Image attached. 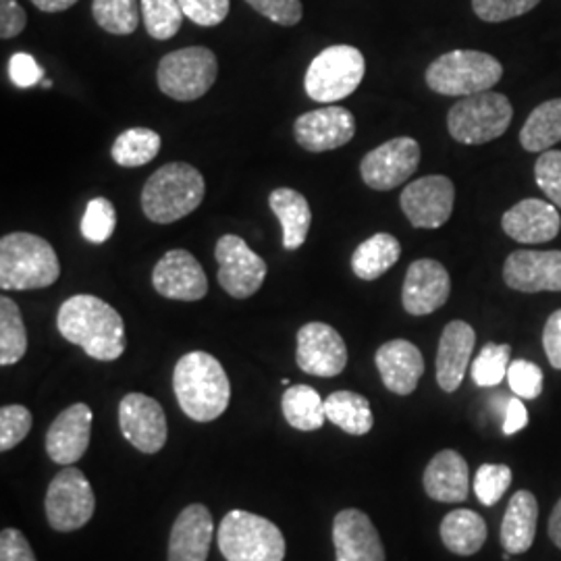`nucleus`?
<instances>
[{
    "mask_svg": "<svg viewBox=\"0 0 561 561\" xmlns=\"http://www.w3.org/2000/svg\"><path fill=\"white\" fill-rule=\"evenodd\" d=\"M115 227H117V210L113 202L102 196L88 202L80 225L83 240L90 243H104L113 238Z\"/></svg>",
    "mask_w": 561,
    "mask_h": 561,
    "instance_id": "58836bf2",
    "label": "nucleus"
},
{
    "mask_svg": "<svg viewBox=\"0 0 561 561\" xmlns=\"http://www.w3.org/2000/svg\"><path fill=\"white\" fill-rule=\"evenodd\" d=\"M539 522V503L530 491H518L512 495L502 522L503 549L512 556L526 553L535 537Z\"/></svg>",
    "mask_w": 561,
    "mask_h": 561,
    "instance_id": "bb28decb",
    "label": "nucleus"
},
{
    "mask_svg": "<svg viewBox=\"0 0 561 561\" xmlns=\"http://www.w3.org/2000/svg\"><path fill=\"white\" fill-rule=\"evenodd\" d=\"M503 65L481 50H451L433 60L424 73L426 85L443 96H472L493 90Z\"/></svg>",
    "mask_w": 561,
    "mask_h": 561,
    "instance_id": "39448f33",
    "label": "nucleus"
},
{
    "mask_svg": "<svg viewBox=\"0 0 561 561\" xmlns=\"http://www.w3.org/2000/svg\"><path fill=\"white\" fill-rule=\"evenodd\" d=\"M57 327L65 340L80 345L94 360H117L127 345L125 322L119 312L111 304L90 294H78L62 301Z\"/></svg>",
    "mask_w": 561,
    "mask_h": 561,
    "instance_id": "f257e3e1",
    "label": "nucleus"
},
{
    "mask_svg": "<svg viewBox=\"0 0 561 561\" xmlns=\"http://www.w3.org/2000/svg\"><path fill=\"white\" fill-rule=\"evenodd\" d=\"M503 280L522 294L561 291L560 250H518L503 264Z\"/></svg>",
    "mask_w": 561,
    "mask_h": 561,
    "instance_id": "a211bd4d",
    "label": "nucleus"
},
{
    "mask_svg": "<svg viewBox=\"0 0 561 561\" xmlns=\"http://www.w3.org/2000/svg\"><path fill=\"white\" fill-rule=\"evenodd\" d=\"M503 231L520 243H545L560 236V208L553 202L526 198L514 204L502 219Z\"/></svg>",
    "mask_w": 561,
    "mask_h": 561,
    "instance_id": "4be33fe9",
    "label": "nucleus"
},
{
    "mask_svg": "<svg viewBox=\"0 0 561 561\" xmlns=\"http://www.w3.org/2000/svg\"><path fill=\"white\" fill-rule=\"evenodd\" d=\"M456 202V185L445 175H426L401 192L403 215L416 229H439L449 221Z\"/></svg>",
    "mask_w": 561,
    "mask_h": 561,
    "instance_id": "ddd939ff",
    "label": "nucleus"
},
{
    "mask_svg": "<svg viewBox=\"0 0 561 561\" xmlns=\"http://www.w3.org/2000/svg\"><path fill=\"white\" fill-rule=\"evenodd\" d=\"M92 421L94 414L85 403H73L65 408L46 433L48 458L60 466H71L80 461L90 445Z\"/></svg>",
    "mask_w": 561,
    "mask_h": 561,
    "instance_id": "aec40b11",
    "label": "nucleus"
},
{
    "mask_svg": "<svg viewBox=\"0 0 561 561\" xmlns=\"http://www.w3.org/2000/svg\"><path fill=\"white\" fill-rule=\"evenodd\" d=\"M514 106L503 94L481 92L463 96L447 113L449 136L460 144L481 146L497 140L507 131Z\"/></svg>",
    "mask_w": 561,
    "mask_h": 561,
    "instance_id": "6e6552de",
    "label": "nucleus"
},
{
    "mask_svg": "<svg viewBox=\"0 0 561 561\" xmlns=\"http://www.w3.org/2000/svg\"><path fill=\"white\" fill-rule=\"evenodd\" d=\"M421 157V144L414 138L385 141L362 159V180L370 190L389 192L416 173Z\"/></svg>",
    "mask_w": 561,
    "mask_h": 561,
    "instance_id": "f8f14e48",
    "label": "nucleus"
},
{
    "mask_svg": "<svg viewBox=\"0 0 561 561\" xmlns=\"http://www.w3.org/2000/svg\"><path fill=\"white\" fill-rule=\"evenodd\" d=\"M486 522L472 510H454L443 518V545L461 558L479 553L486 541Z\"/></svg>",
    "mask_w": 561,
    "mask_h": 561,
    "instance_id": "c85d7f7f",
    "label": "nucleus"
},
{
    "mask_svg": "<svg viewBox=\"0 0 561 561\" xmlns=\"http://www.w3.org/2000/svg\"><path fill=\"white\" fill-rule=\"evenodd\" d=\"M44 13H62L71 9L78 0H32Z\"/></svg>",
    "mask_w": 561,
    "mask_h": 561,
    "instance_id": "864d4df0",
    "label": "nucleus"
},
{
    "mask_svg": "<svg viewBox=\"0 0 561 561\" xmlns=\"http://www.w3.org/2000/svg\"><path fill=\"white\" fill-rule=\"evenodd\" d=\"M173 389L185 416L213 422L222 416L231 400V385L221 362L208 352H190L175 364Z\"/></svg>",
    "mask_w": 561,
    "mask_h": 561,
    "instance_id": "f03ea898",
    "label": "nucleus"
},
{
    "mask_svg": "<svg viewBox=\"0 0 561 561\" xmlns=\"http://www.w3.org/2000/svg\"><path fill=\"white\" fill-rule=\"evenodd\" d=\"M512 347L507 343H486L472 364V379L479 387H497L507 379Z\"/></svg>",
    "mask_w": 561,
    "mask_h": 561,
    "instance_id": "4c0bfd02",
    "label": "nucleus"
},
{
    "mask_svg": "<svg viewBox=\"0 0 561 561\" xmlns=\"http://www.w3.org/2000/svg\"><path fill=\"white\" fill-rule=\"evenodd\" d=\"M512 484V468L505 463H482L474 477V493L486 507L500 503Z\"/></svg>",
    "mask_w": 561,
    "mask_h": 561,
    "instance_id": "ea45409f",
    "label": "nucleus"
},
{
    "mask_svg": "<svg viewBox=\"0 0 561 561\" xmlns=\"http://www.w3.org/2000/svg\"><path fill=\"white\" fill-rule=\"evenodd\" d=\"M0 561H38L25 535L18 528H4L0 533Z\"/></svg>",
    "mask_w": 561,
    "mask_h": 561,
    "instance_id": "09e8293b",
    "label": "nucleus"
},
{
    "mask_svg": "<svg viewBox=\"0 0 561 561\" xmlns=\"http://www.w3.org/2000/svg\"><path fill=\"white\" fill-rule=\"evenodd\" d=\"M549 537L553 545H558L561 549V500L556 503L553 512H551V518H549Z\"/></svg>",
    "mask_w": 561,
    "mask_h": 561,
    "instance_id": "5fc2aeb1",
    "label": "nucleus"
},
{
    "mask_svg": "<svg viewBox=\"0 0 561 561\" xmlns=\"http://www.w3.org/2000/svg\"><path fill=\"white\" fill-rule=\"evenodd\" d=\"M535 180L545 196L561 208V150L541 152V159L535 164Z\"/></svg>",
    "mask_w": 561,
    "mask_h": 561,
    "instance_id": "c03bdc74",
    "label": "nucleus"
},
{
    "mask_svg": "<svg viewBox=\"0 0 561 561\" xmlns=\"http://www.w3.org/2000/svg\"><path fill=\"white\" fill-rule=\"evenodd\" d=\"M526 424H528V412H526L520 398L507 401L505 421H503V433L505 435H516Z\"/></svg>",
    "mask_w": 561,
    "mask_h": 561,
    "instance_id": "603ef678",
    "label": "nucleus"
},
{
    "mask_svg": "<svg viewBox=\"0 0 561 561\" xmlns=\"http://www.w3.org/2000/svg\"><path fill=\"white\" fill-rule=\"evenodd\" d=\"M541 0H472L477 18L486 23H502L530 13Z\"/></svg>",
    "mask_w": 561,
    "mask_h": 561,
    "instance_id": "79ce46f5",
    "label": "nucleus"
},
{
    "mask_svg": "<svg viewBox=\"0 0 561 561\" xmlns=\"http://www.w3.org/2000/svg\"><path fill=\"white\" fill-rule=\"evenodd\" d=\"M141 18L150 38L171 41L180 32L185 13L178 0H141Z\"/></svg>",
    "mask_w": 561,
    "mask_h": 561,
    "instance_id": "e433bc0d",
    "label": "nucleus"
},
{
    "mask_svg": "<svg viewBox=\"0 0 561 561\" xmlns=\"http://www.w3.org/2000/svg\"><path fill=\"white\" fill-rule=\"evenodd\" d=\"M9 78L18 88H34L44 81V67L27 53H15L9 60Z\"/></svg>",
    "mask_w": 561,
    "mask_h": 561,
    "instance_id": "de8ad7c7",
    "label": "nucleus"
},
{
    "mask_svg": "<svg viewBox=\"0 0 561 561\" xmlns=\"http://www.w3.org/2000/svg\"><path fill=\"white\" fill-rule=\"evenodd\" d=\"M280 410L287 424L304 433L319 431L324 424V401L310 385H291L280 400Z\"/></svg>",
    "mask_w": 561,
    "mask_h": 561,
    "instance_id": "2f4dec72",
    "label": "nucleus"
},
{
    "mask_svg": "<svg viewBox=\"0 0 561 561\" xmlns=\"http://www.w3.org/2000/svg\"><path fill=\"white\" fill-rule=\"evenodd\" d=\"M268 204L283 227V248L289 252L301 248L312 222L308 201L291 187H277L271 192Z\"/></svg>",
    "mask_w": 561,
    "mask_h": 561,
    "instance_id": "cd10ccee",
    "label": "nucleus"
},
{
    "mask_svg": "<svg viewBox=\"0 0 561 561\" xmlns=\"http://www.w3.org/2000/svg\"><path fill=\"white\" fill-rule=\"evenodd\" d=\"M27 15L18 0H0V38L11 41L25 30Z\"/></svg>",
    "mask_w": 561,
    "mask_h": 561,
    "instance_id": "8fccbe9b",
    "label": "nucleus"
},
{
    "mask_svg": "<svg viewBox=\"0 0 561 561\" xmlns=\"http://www.w3.org/2000/svg\"><path fill=\"white\" fill-rule=\"evenodd\" d=\"M561 141V99L539 104L522 125L520 144L526 152H547Z\"/></svg>",
    "mask_w": 561,
    "mask_h": 561,
    "instance_id": "473e14b6",
    "label": "nucleus"
},
{
    "mask_svg": "<svg viewBox=\"0 0 561 561\" xmlns=\"http://www.w3.org/2000/svg\"><path fill=\"white\" fill-rule=\"evenodd\" d=\"M356 136V117L343 106H324L300 115L294 123V138L308 152H329Z\"/></svg>",
    "mask_w": 561,
    "mask_h": 561,
    "instance_id": "f3484780",
    "label": "nucleus"
},
{
    "mask_svg": "<svg viewBox=\"0 0 561 561\" xmlns=\"http://www.w3.org/2000/svg\"><path fill=\"white\" fill-rule=\"evenodd\" d=\"M375 362L381 373L382 385L391 393L410 396L416 391L424 375V358L412 341L393 340L382 343L377 350Z\"/></svg>",
    "mask_w": 561,
    "mask_h": 561,
    "instance_id": "5701e85b",
    "label": "nucleus"
},
{
    "mask_svg": "<svg viewBox=\"0 0 561 561\" xmlns=\"http://www.w3.org/2000/svg\"><path fill=\"white\" fill-rule=\"evenodd\" d=\"M512 391L524 400H537L542 391V370L535 362L516 360L507 368Z\"/></svg>",
    "mask_w": 561,
    "mask_h": 561,
    "instance_id": "37998d69",
    "label": "nucleus"
},
{
    "mask_svg": "<svg viewBox=\"0 0 561 561\" xmlns=\"http://www.w3.org/2000/svg\"><path fill=\"white\" fill-rule=\"evenodd\" d=\"M42 83H44V88H53V81L50 80H44Z\"/></svg>",
    "mask_w": 561,
    "mask_h": 561,
    "instance_id": "6e6d98bb",
    "label": "nucleus"
},
{
    "mask_svg": "<svg viewBox=\"0 0 561 561\" xmlns=\"http://www.w3.org/2000/svg\"><path fill=\"white\" fill-rule=\"evenodd\" d=\"M262 18L277 23V25H298L304 18L301 0H245Z\"/></svg>",
    "mask_w": 561,
    "mask_h": 561,
    "instance_id": "49530a36",
    "label": "nucleus"
},
{
    "mask_svg": "<svg viewBox=\"0 0 561 561\" xmlns=\"http://www.w3.org/2000/svg\"><path fill=\"white\" fill-rule=\"evenodd\" d=\"M215 259L219 262V283L236 300L252 298L266 279V262L240 236H222Z\"/></svg>",
    "mask_w": 561,
    "mask_h": 561,
    "instance_id": "9b49d317",
    "label": "nucleus"
},
{
    "mask_svg": "<svg viewBox=\"0 0 561 561\" xmlns=\"http://www.w3.org/2000/svg\"><path fill=\"white\" fill-rule=\"evenodd\" d=\"M152 285L167 300L198 301L208 294L206 273L187 250H169L152 271Z\"/></svg>",
    "mask_w": 561,
    "mask_h": 561,
    "instance_id": "6ab92c4d",
    "label": "nucleus"
},
{
    "mask_svg": "<svg viewBox=\"0 0 561 561\" xmlns=\"http://www.w3.org/2000/svg\"><path fill=\"white\" fill-rule=\"evenodd\" d=\"M333 545L337 561H385L381 537L360 510H341L333 520Z\"/></svg>",
    "mask_w": 561,
    "mask_h": 561,
    "instance_id": "412c9836",
    "label": "nucleus"
},
{
    "mask_svg": "<svg viewBox=\"0 0 561 561\" xmlns=\"http://www.w3.org/2000/svg\"><path fill=\"white\" fill-rule=\"evenodd\" d=\"M219 60L206 46H187L162 57L157 81L162 94L178 102L202 99L217 81Z\"/></svg>",
    "mask_w": 561,
    "mask_h": 561,
    "instance_id": "1a4fd4ad",
    "label": "nucleus"
},
{
    "mask_svg": "<svg viewBox=\"0 0 561 561\" xmlns=\"http://www.w3.org/2000/svg\"><path fill=\"white\" fill-rule=\"evenodd\" d=\"M296 362L301 373L333 379L347 366V345L327 322H308L298 331Z\"/></svg>",
    "mask_w": 561,
    "mask_h": 561,
    "instance_id": "4468645a",
    "label": "nucleus"
},
{
    "mask_svg": "<svg viewBox=\"0 0 561 561\" xmlns=\"http://www.w3.org/2000/svg\"><path fill=\"white\" fill-rule=\"evenodd\" d=\"M327 421L340 426L343 433L362 437L370 433L375 416L370 410V401L354 391H335L324 400Z\"/></svg>",
    "mask_w": 561,
    "mask_h": 561,
    "instance_id": "7c9ffc66",
    "label": "nucleus"
},
{
    "mask_svg": "<svg viewBox=\"0 0 561 561\" xmlns=\"http://www.w3.org/2000/svg\"><path fill=\"white\" fill-rule=\"evenodd\" d=\"M59 277V256L41 236L18 231L0 240V287L4 291L44 289Z\"/></svg>",
    "mask_w": 561,
    "mask_h": 561,
    "instance_id": "20e7f679",
    "label": "nucleus"
},
{
    "mask_svg": "<svg viewBox=\"0 0 561 561\" xmlns=\"http://www.w3.org/2000/svg\"><path fill=\"white\" fill-rule=\"evenodd\" d=\"M477 343L474 329L463 321H451L443 329L437 350V382L445 393L460 389Z\"/></svg>",
    "mask_w": 561,
    "mask_h": 561,
    "instance_id": "393cba45",
    "label": "nucleus"
},
{
    "mask_svg": "<svg viewBox=\"0 0 561 561\" xmlns=\"http://www.w3.org/2000/svg\"><path fill=\"white\" fill-rule=\"evenodd\" d=\"M185 18L202 25V27H215L229 15L231 0H178Z\"/></svg>",
    "mask_w": 561,
    "mask_h": 561,
    "instance_id": "a18cd8bd",
    "label": "nucleus"
},
{
    "mask_svg": "<svg viewBox=\"0 0 561 561\" xmlns=\"http://www.w3.org/2000/svg\"><path fill=\"white\" fill-rule=\"evenodd\" d=\"M44 507L50 528L57 533H73L92 520L96 497L80 468L65 466L48 484Z\"/></svg>",
    "mask_w": 561,
    "mask_h": 561,
    "instance_id": "9d476101",
    "label": "nucleus"
},
{
    "mask_svg": "<svg viewBox=\"0 0 561 561\" xmlns=\"http://www.w3.org/2000/svg\"><path fill=\"white\" fill-rule=\"evenodd\" d=\"M401 256V243L391 233H377L354 250L352 271L362 280H377L393 268Z\"/></svg>",
    "mask_w": 561,
    "mask_h": 561,
    "instance_id": "c756f323",
    "label": "nucleus"
},
{
    "mask_svg": "<svg viewBox=\"0 0 561 561\" xmlns=\"http://www.w3.org/2000/svg\"><path fill=\"white\" fill-rule=\"evenodd\" d=\"M206 196V181L187 162H169L154 171L141 190V210L148 221L171 225L192 215Z\"/></svg>",
    "mask_w": 561,
    "mask_h": 561,
    "instance_id": "7ed1b4c3",
    "label": "nucleus"
},
{
    "mask_svg": "<svg viewBox=\"0 0 561 561\" xmlns=\"http://www.w3.org/2000/svg\"><path fill=\"white\" fill-rule=\"evenodd\" d=\"M27 352V331L20 306L9 296L0 298V364L13 366Z\"/></svg>",
    "mask_w": 561,
    "mask_h": 561,
    "instance_id": "f704fd0d",
    "label": "nucleus"
},
{
    "mask_svg": "<svg viewBox=\"0 0 561 561\" xmlns=\"http://www.w3.org/2000/svg\"><path fill=\"white\" fill-rule=\"evenodd\" d=\"M32 428V412L25 405H4L0 410V451L18 447Z\"/></svg>",
    "mask_w": 561,
    "mask_h": 561,
    "instance_id": "a19ab883",
    "label": "nucleus"
},
{
    "mask_svg": "<svg viewBox=\"0 0 561 561\" xmlns=\"http://www.w3.org/2000/svg\"><path fill=\"white\" fill-rule=\"evenodd\" d=\"M542 345L551 366L561 370V308L547 319L542 331Z\"/></svg>",
    "mask_w": 561,
    "mask_h": 561,
    "instance_id": "3c124183",
    "label": "nucleus"
},
{
    "mask_svg": "<svg viewBox=\"0 0 561 561\" xmlns=\"http://www.w3.org/2000/svg\"><path fill=\"white\" fill-rule=\"evenodd\" d=\"M366 73V60L356 46L335 44L308 65L304 88L314 102L333 104L352 96Z\"/></svg>",
    "mask_w": 561,
    "mask_h": 561,
    "instance_id": "0eeeda50",
    "label": "nucleus"
},
{
    "mask_svg": "<svg viewBox=\"0 0 561 561\" xmlns=\"http://www.w3.org/2000/svg\"><path fill=\"white\" fill-rule=\"evenodd\" d=\"M219 549L227 561H283L285 537L277 524L233 510L221 522Z\"/></svg>",
    "mask_w": 561,
    "mask_h": 561,
    "instance_id": "423d86ee",
    "label": "nucleus"
},
{
    "mask_svg": "<svg viewBox=\"0 0 561 561\" xmlns=\"http://www.w3.org/2000/svg\"><path fill=\"white\" fill-rule=\"evenodd\" d=\"M451 294V279L442 262L421 259L410 264L403 287L401 304L412 317H426L443 308Z\"/></svg>",
    "mask_w": 561,
    "mask_h": 561,
    "instance_id": "dca6fc26",
    "label": "nucleus"
},
{
    "mask_svg": "<svg viewBox=\"0 0 561 561\" xmlns=\"http://www.w3.org/2000/svg\"><path fill=\"white\" fill-rule=\"evenodd\" d=\"M215 524L206 505H187L171 528L169 561H206Z\"/></svg>",
    "mask_w": 561,
    "mask_h": 561,
    "instance_id": "b1692460",
    "label": "nucleus"
},
{
    "mask_svg": "<svg viewBox=\"0 0 561 561\" xmlns=\"http://www.w3.org/2000/svg\"><path fill=\"white\" fill-rule=\"evenodd\" d=\"M92 15L104 32L129 36L140 25V4L138 0H94Z\"/></svg>",
    "mask_w": 561,
    "mask_h": 561,
    "instance_id": "c9c22d12",
    "label": "nucleus"
},
{
    "mask_svg": "<svg viewBox=\"0 0 561 561\" xmlns=\"http://www.w3.org/2000/svg\"><path fill=\"white\" fill-rule=\"evenodd\" d=\"M161 136L148 127H131L119 134L111 148V157L119 167L134 169L154 161L161 152Z\"/></svg>",
    "mask_w": 561,
    "mask_h": 561,
    "instance_id": "72a5a7b5",
    "label": "nucleus"
},
{
    "mask_svg": "<svg viewBox=\"0 0 561 561\" xmlns=\"http://www.w3.org/2000/svg\"><path fill=\"white\" fill-rule=\"evenodd\" d=\"M424 491L442 503L466 502L470 491L468 463L454 449H443L424 470Z\"/></svg>",
    "mask_w": 561,
    "mask_h": 561,
    "instance_id": "a878e982",
    "label": "nucleus"
},
{
    "mask_svg": "<svg viewBox=\"0 0 561 561\" xmlns=\"http://www.w3.org/2000/svg\"><path fill=\"white\" fill-rule=\"evenodd\" d=\"M123 437L141 454H159L167 443V416L161 403L144 393H127L119 403Z\"/></svg>",
    "mask_w": 561,
    "mask_h": 561,
    "instance_id": "2eb2a0df",
    "label": "nucleus"
}]
</instances>
